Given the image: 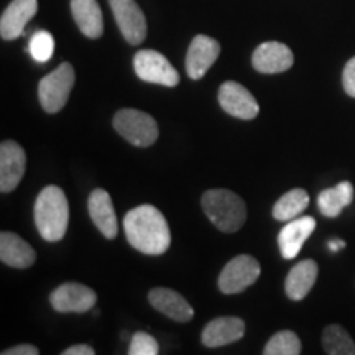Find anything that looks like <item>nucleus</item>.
I'll list each match as a JSON object with an SVG mask.
<instances>
[{
	"label": "nucleus",
	"mask_w": 355,
	"mask_h": 355,
	"mask_svg": "<svg viewBox=\"0 0 355 355\" xmlns=\"http://www.w3.org/2000/svg\"><path fill=\"white\" fill-rule=\"evenodd\" d=\"M123 230L130 245L145 255H163L170 248V225L152 204L133 207L123 217Z\"/></svg>",
	"instance_id": "obj_1"
},
{
	"label": "nucleus",
	"mask_w": 355,
	"mask_h": 355,
	"mask_svg": "<svg viewBox=\"0 0 355 355\" xmlns=\"http://www.w3.org/2000/svg\"><path fill=\"white\" fill-rule=\"evenodd\" d=\"M35 224L46 242H60L69 224V204L60 186H46L35 202Z\"/></svg>",
	"instance_id": "obj_2"
},
{
	"label": "nucleus",
	"mask_w": 355,
	"mask_h": 355,
	"mask_svg": "<svg viewBox=\"0 0 355 355\" xmlns=\"http://www.w3.org/2000/svg\"><path fill=\"white\" fill-rule=\"evenodd\" d=\"M202 209L220 232L234 234L245 224L247 206L243 199L229 189H209L202 194Z\"/></svg>",
	"instance_id": "obj_3"
},
{
	"label": "nucleus",
	"mask_w": 355,
	"mask_h": 355,
	"mask_svg": "<svg viewBox=\"0 0 355 355\" xmlns=\"http://www.w3.org/2000/svg\"><path fill=\"white\" fill-rule=\"evenodd\" d=\"M76 74L73 64L61 63L38 84V99L44 112L56 114L64 107L73 91Z\"/></svg>",
	"instance_id": "obj_4"
},
{
	"label": "nucleus",
	"mask_w": 355,
	"mask_h": 355,
	"mask_svg": "<svg viewBox=\"0 0 355 355\" xmlns=\"http://www.w3.org/2000/svg\"><path fill=\"white\" fill-rule=\"evenodd\" d=\"M114 127L128 144L152 146L158 139V123L150 114L137 109H121L114 117Z\"/></svg>",
	"instance_id": "obj_5"
},
{
	"label": "nucleus",
	"mask_w": 355,
	"mask_h": 355,
	"mask_svg": "<svg viewBox=\"0 0 355 355\" xmlns=\"http://www.w3.org/2000/svg\"><path fill=\"white\" fill-rule=\"evenodd\" d=\"M133 69L141 81L175 87L180 84V74L166 56L155 50H140L133 58Z\"/></svg>",
	"instance_id": "obj_6"
},
{
	"label": "nucleus",
	"mask_w": 355,
	"mask_h": 355,
	"mask_svg": "<svg viewBox=\"0 0 355 355\" xmlns=\"http://www.w3.org/2000/svg\"><path fill=\"white\" fill-rule=\"evenodd\" d=\"M260 273V263L252 255L234 257L219 275V290L224 295H237L254 285Z\"/></svg>",
	"instance_id": "obj_7"
},
{
	"label": "nucleus",
	"mask_w": 355,
	"mask_h": 355,
	"mask_svg": "<svg viewBox=\"0 0 355 355\" xmlns=\"http://www.w3.org/2000/svg\"><path fill=\"white\" fill-rule=\"evenodd\" d=\"M97 303L94 290L81 283H63L51 291L50 304L58 313H86Z\"/></svg>",
	"instance_id": "obj_8"
},
{
	"label": "nucleus",
	"mask_w": 355,
	"mask_h": 355,
	"mask_svg": "<svg viewBox=\"0 0 355 355\" xmlns=\"http://www.w3.org/2000/svg\"><path fill=\"white\" fill-rule=\"evenodd\" d=\"M219 104L232 117L242 119V121H252L260 112L259 102L245 86L225 81L219 89Z\"/></svg>",
	"instance_id": "obj_9"
},
{
	"label": "nucleus",
	"mask_w": 355,
	"mask_h": 355,
	"mask_svg": "<svg viewBox=\"0 0 355 355\" xmlns=\"http://www.w3.org/2000/svg\"><path fill=\"white\" fill-rule=\"evenodd\" d=\"M119 30L130 44H140L146 38V19L135 0H109Z\"/></svg>",
	"instance_id": "obj_10"
},
{
	"label": "nucleus",
	"mask_w": 355,
	"mask_h": 355,
	"mask_svg": "<svg viewBox=\"0 0 355 355\" xmlns=\"http://www.w3.org/2000/svg\"><path fill=\"white\" fill-rule=\"evenodd\" d=\"M25 150L13 140H3L0 145V191L12 193L25 175Z\"/></svg>",
	"instance_id": "obj_11"
},
{
	"label": "nucleus",
	"mask_w": 355,
	"mask_h": 355,
	"mask_svg": "<svg viewBox=\"0 0 355 355\" xmlns=\"http://www.w3.org/2000/svg\"><path fill=\"white\" fill-rule=\"evenodd\" d=\"M220 55V44L207 35H196L191 42L186 55V73L191 79L198 81L204 78Z\"/></svg>",
	"instance_id": "obj_12"
},
{
	"label": "nucleus",
	"mask_w": 355,
	"mask_h": 355,
	"mask_svg": "<svg viewBox=\"0 0 355 355\" xmlns=\"http://www.w3.org/2000/svg\"><path fill=\"white\" fill-rule=\"evenodd\" d=\"M295 63L293 51L285 43L265 42L257 46L252 56V66L261 74L285 73Z\"/></svg>",
	"instance_id": "obj_13"
},
{
	"label": "nucleus",
	"mask_w": 355,
	"mask_h": 355,
	"mask_svg": "<svg viewBox=\"0 0 355 355\" xmlns=\"http://www.w3.org/2000/svg\"><path fill=\"white\" fill-rule=\"evenodd\" d=\"M87 209L94 225L101 230V234L104 235L105 239H110V241H112V239L117 237V216H115L112 198L109 196L107 191L102 188L92 191L87 199Z\"/></svg>",
	"instance_id": "obj_14"
},
{
	"label": "nucleus",
	"mask_w": 355,
	"mask_h": 355,
	"mask_svg": "<svg viewBox=\"0 0 355 355\" xmlns=\"http://www.w3.org/2000/svg\"><path fill=\"white\" fill-rule=\"evenodd\" d=\"M314 229H316V220L311 216L298 217V219H291L288 222L278 234V247L283 259L291 260L298 257L304 242L311 237Z\"/></svg>",
	"instance_id": "obj_15"
},
{
	"label": "nucleus",
	"mask_w": 355,
	"mask_h": 355,
	"mask_svg": "<svg viewBox=\"0 0 355 355\" xmlns=\"http://www.w3.org/2000/svg\"><path fill=\"white\" fill-rule=\"evenodd\" d=\"M245 334V322L237 316L216 318L204 327L202 344L209 349L222 347L241 340Z\"/></svg>",
	"instance_id": "obj_16"
},
{
	"label": "nucleus",
	"mask_w": 355,
	"mask_h": 355,
	"mask_svg": "<svg viewBox=\"0 0 355 355\" xmlns=\"http://www.w3.org/2000/svg\"><path fill=\"white\" fill-rule=\"evenodd\" d=\"M38 10V0H12L0 19V37L17 40Z\"/></svg>",
	"instance_id": "obj_17"
},
{
	"label": "nucleus",
	"mask_w": 355,
	"mask_h": 355,
	"mask_svg": "<svg viewBox=\"0 0 355 355\" xmlns=\"http://www.w3.org/2000/svg\"><path fill=\"white\" fill-rule=\"evenodd\" d=\"M148 301L155 309L176 322H188L194 318V309L188 301L170 288H155L148 293Z\"/></svg>",
	"instance_id": "obj_18"
},
{
	"label": "nucleus",
	"mask_w": 355,
	"mask_h": 355,
	"mask_svg": "<svg viewBox=\"0 0 355 355\" xmlns=\"http://www.w3.org/2000/svg\"><path fill=\"white\" fill-rule=\"evenodd\" d=\"M0 260L12 268H30L37 260L33 247L13 232L0 234Z\"/></svg>",
	"instance_id": "obj_19"
},
{
	"label": "nucleus",
	"mask_w": 355,
	"mask_h": 355,
	"mask_svg": "<svg viewBox=\"0 0 355 355\" xmlns=\"http://www.w3.org/2000/svg\"><path fill=\"white\" fill-rule=\"evenodd\" d=\"M318 263L314 260H301L296 263L288 273L285 282V291L286 296L293 301L304 300L308 293L313 290L314 283L318 279Z\"/></svg>",
	"instance_id": "obj_20"
},
{
	"label": "nucleus",
	"mask_w": 355,
	"mask_h": 355,
	"mask_svg": "<svg viewBox=\"0 0 355 355\" xmlns=\"http://www.w3.org/2000/svg\"><path fill=\"white\" fill-rule=\"evenodd\" d=\"M71 13L83 35L92 40L102 37L104 19L97 0H71Z\"/></svg>",
	"instance_id": "obj_21"
},
{
	"label": "nucleus",
	"mask_w": 355,
	"mask_h": 355,
	"mask_svg": "<svg viewBox=\"0 0 355 355\" xmlns=\"http://www.w3.org/2000/svg\"><path fill=\"white\" fill-rule=\"evenodd\" d=\"M354 201V186L350 181H343L334 188L324 189L318 196L319 211L326 217H337Z\"/></svg>",
	"instance_id": "obj_22"
},
{
	"label": "nucleus",
	"mask_w": 355,
	"mask_h": 355,
	"mask_svg": "<svg viewBox=\"0 0 355 355\" xmlns=\"http://www.w3.org/2000/svg\"><path fill=\"white\" fill-rule=\"evenodd\" d=\"M309 206V194L304 189L295 188L283 194L282 198L275 202L273 206V217L277 220H291L296 219L301 212L306 211Z\"/></svg>",
	"instance_id": "obj_23"
},
{
	"label": "nucleus",
	"mask_w": 355,
	"mask_h": 355,
	"mask_svg": "<svg viewBox=\"0 0 355 355\" xmlns=\"http://www.w3.org/2000/svg\"><path fill=\"white\" fill-rule=\"evenodd\" d=\"M322 345L329 355H355V343L339 324H331L322 332Z\"/></svg>",
	"instance_id": "obj_24"
},
{
	"label": "nucleus",
	"mask_w": 355,
	"mask_h": 355,
	"mask_svg": "<svg viewBox=\"0 0 355 355\" xmlns=\"http://www.w3.org/2000/svg\"><path fill=\"white\" fill-rule=\"evenodd\" d=\"M265 355H300L301 340L293 331H279L268 340L263 349Z\"/></svg>",
	"instance_id": "obj_25"
},
{
	"label": "nucleus",
	"mask_w": 355,
	"mask_h": 355,
	"mask_svg": "<svg viewBox=\"0 0 355 355\" xmlns=\"http://www.w3.org/2000/svg\"><path fill=\"white\" fill-rule=\"evenodd\" d=\"M55 53V38L51 33L40 30L30 38V55L38 63H46Z\"/></svg>",
	"instance_id": "obj_26"
},
{
	"label": "nucleus",
	"mask_w": 355,
	"mask_h": 355,
	"mask_svg": "<svg viewBox=\"0 0 355 355\" xmlns=\"http://www.w3.org/2000/svg\"><path fill=\"white\" fill-rule=\"evenodd\" d=\"M159 352V345L155 337H152L146 332H137L133 334L130 340V347H128V354L130 355H157Z\"/></svg>",
	"instance_id": "obj_27"
},
{
	"label": "nucleus",
	"mask_w": 355,
	"mask_h": 355,
	"mask_svg": "<svg viewBox=\"0 0 355 355\" xmlns=\"http://www.w3.org/2000/svg\"><path fill=\"white\" fill-rule=\"evenodd\" d=\"M343 86L344 91L355 99V56L350 58L343 71Z\"/></svg>",
	"instance_id": "obj_28"
},
{
	"label": "nucleus",
	"mask_w": 355,
	"mask_h": 355,
	"mask_svg": "<svg viewBox=\"0 0 355 355\" xmlns=\"http://www.w3.org/2000/svg\"><path fill=\"white\" fill-rule=\"evenodd\" d=\"M40 350L32 344H20L15 347L2 350V355H38Z\"/></svg>",
	"instance_id": "obj_29"
},
{
	"label": "nucleus",
	"mask_w": 355,
	"mask_h": 355,
	"mask_svg": "<svg viewBox=\"0 0 355 355\" xmlns=\"http://www.w3.org/2000/svg\"><path fill=\"white\" fill-rule=\"evenodd\" d=\"M96 350L87 344H78V345H71L69 349L63 350V355H94Z\"/></svg>",
	"instance_id": "obj_30"
},
{
	"label": "nucleus",
	"mask_w": 355,
	"mask_h": 355,
	"mask_svg": "<svg viewBox=\"0 0 355 355\" xmlns=\"http://www.w3.org/2000/svg\"><path fill=\"white\" fill-rule=\"evenodd\" d=\"M344 247H345L344 241H331L329 242L331 252H337V250H340V248H344Z\"/></svg>",
	"instance_id": "obj_31"
}]
</instances>
